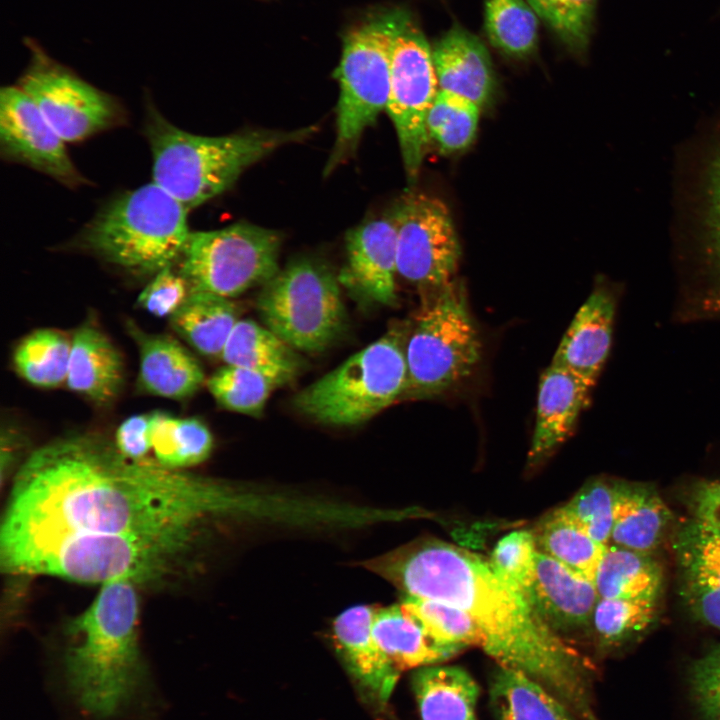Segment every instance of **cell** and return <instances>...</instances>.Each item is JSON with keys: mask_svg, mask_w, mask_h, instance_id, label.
Segmentation results:
<instances>
[{"mask_svg": "<svg viewBox=\"0 0 720 720\" xmlns=\"http://www.w3.org/2000/svg\"><path fill=\"white\" fill-rule=\"evenodd\" d=\"M265 494L124 457L74 434L36 449L18 470L0 538L60 533L197 535L212 520L263 518Z\"/></svg>", "mask_w": 720, "mask_h": 720, "instance_id": "obj_1", "label": "cell"}, {"mask_svg": "<svg viewBox=\"0 0 720 720\" xmlns=\"http://www.w3.org/2000/svg\"><path fill=\"white\" fill-rule=\"evenodd\" d=\"M360 565L405 595L440 600L466 612L481 649L558 697L579 720H601L590 665L555 632L489 559L435 537H420Z\"/></svg>", "mask_w": 720, "mask_h": 720, "instance_id": "obj_2", "label": "cell"}, {"mask_svg": "<svg viewBox=\"0 0 720 720\" xmlns=\"http://www.w3.org/2000/svg\"><path fill=\"white\" fill-rule=\"evenodd\" d=\"M137 585H101L90 606L70 621L63 654L65 687L78 708L97 720L128 709L149 678L138 644Z\"/></svg>", "mask_w": 720, "mask_h": 720, "instance_id": "obj_3", "label": "cell"}, {"mask_svg": "<svg viewBox=\"0 0 720 720\" xmlns=\"http://www.w3.org/2000/svg\"><path fill=\"white\" fill-rule=\"evenodd\" d=\"M196 535L60 533L0 538L2 570L81 583L136 585L183 571Z\"/></svg>", "mask_w": 720, "mask_h": 720, "instance_id": "obj_4", "label": "cell"}, {"mask_svg": "<svg viewBox=\"0 0 720 720\" xmlns=\"http://www.w3.org/2000/svg\"><path fill=\"white\" fill-rule=\"evenodd\" d=\"M312 131L313 127L196 135L170 123L153 105L148 106L144 128L152 152L153 182L187 210L223 193L248 167Z\"/></svg>", "mask_w": 720, "mask_h": 720, "instance_id": "obj_5", "label": "cell"}, {"mask_svg": "<svg viewBox=\"0 0 720 720\" xmlns=\"http://www.w3.org/2000/svg\"><path fill=\"white\" fill-rule=\"evenodd\" d=\"M187 211L152 181L106 202L76 241L103 261L154 276L177 262L190 232Z\"/></svg>", "mask_w": 720, "mask_h": 720, "instance_id": "obj_6", "label": "cell"}, {"mask_svg": "<svg viewBox=\"0 0 720 720\" xmlns=\"http://www.w3.org/2000/svg\"><path fill=\"white\" fill-rule=\"evenodd\" d=\"M482 342L465 288L453 279L429 290L405 338L407 387L402 399H428L465 381L481 360Z\"/></svg>", "mask_w": 720, "mask_h": 720, "instance_id": "obj_7", "label": "cell"}, {"mask_svg": "<svg viewBox=\"0 0 720 720\" xmlns=\"http://www.w3.org/2000/svg\"><path fill=\"white\" fill-rule=\"evenodd\" d=\"M406 331L394 327L302 389L297 411L328 426H354L403 398L407 387Z\"/></svg>", "mask_w": 720, "mask_h": 720, "instance_id": "obj_8", "label": "cell"}, {"mask_svg": "<svg viewBox=\"0 0 720 720\" xmlns=\"http://www.w3.org/2000/svg\"><path fill=\"white\" fill-rule=\"evenodd\" d=\"M408 17L401 10H390L368 18L346 34L335 71L340 88L336 141L326 173L354 151L363 132L386 111L391 53Z\"/></svg>", "mask_w": 720, "mask_h": 720, "instance_id": "obj_9", "label": "cell"}, {"mask_svg": "<svg viewBox=\"0 0 720 720\" xmlns=\"http://www.w3.org/2000/svg\"><path fill=\"white\" fill-rule=\"evenodd\" d=\"M340 285L324 264L298 259L263 285L257 311L265 327L295 350L321 352L346 329Z\"/></svg>", "mask_w": 720, "mask_h": 720, "instance_id": "obj_10", "label": "cell"}, {"mask_svg": "<svg viewBox=\"0 0 720 720\" xmlns=\"http://www.w3.org/2000/svg\"><path fill=\"white\" fill-rule=\"evenodd\" d=\"M280 245L279 233L248 223L189 232L177 271L190 293L231 299L277 274Z\"/></svg>", "mask_w": 720, "mask_h": 720, "instance_id": "obj_11", "label": "cell"}, {"mask_svg": "<svg viewBox=\"0 0 720 720\" xmlns=\"http://www.w3.org/2000/svg\"><path fill=\"white\" fill-rule=\"evenodd\" d=\"M438 91L432 48L409 16L391 53L386 112L394 124L410 178L417 177L422 165L429 142L427 116Z\"/></svg>", "mask_w": 720, "mask_h": 720, "instance_id": "obj_12", "label": "cell"}, {"mask_svg": "<svg viewBox=\"0 0 720 720\" xmlns=\"http://www.w3.org/2000/svg\"><path fill=\"white\" fill-rule=\"evenodd\" d=\"M31 62L18 82L65 142H77L120 125L125 112L111 95L32 46Z\"/></svg>", "mask_w": 720, "mask_h": 720, "instance_id": "obj_13", "label": "cell"}, {"mask_svg": "<svg viewBox=\"0 0 720 720\" xmlns=\"http://www.w3.org/2000/svg\"><path fill=\"white\" fill-rule=\"evenodd\" d=\"M391 218L396 230L398 275L428 291L452 281L461 248L445 203L426 194H410Z\"/></svg>", "mask_w": 720, "mask_h": 720, "instance_id": "obj_14", "label": "cell"}, {"mask_svg": "<svg viewBox=\"0 0 720 720\" xmlns=\"http://www.w3.org/2000/svg\"><path fill=\"white\" fill-rule=\"evenodd\" d=\"M0 148L6 159L69 187L86 182L72 162L65 141L18 85L0 91Z\"/></svg>", "mask_w": 720, "mask_h": 720, "instance_id": "obj_15", "label": "cell"}, {"mask_svg": "<svg viewBox=\"0 0 720 720\" xmlns=\"http://www.w3.org/2000/svg\"><path fill=\"white\" fill-rule=\"evenodd\" d=\"M346 262L338 280L359 300L394 306L397 303V240L392 218L367 221L345 238Z\"/></svg>", "mask_w": 720, "mask_h": 720, "instance_id": "obj_16", "label": "cell"}, {"mask_svg": "<svg viewBox=\"0 0 720 720\" xmlns=\"http://www.w3.org/2000/svg\"><path fill=\"white\" fill-rule=\"evenodd\" d=\"M680 595L699 622L720 630V535L692 518L677 530Z\"/></svg>", "mask_w": 720, "mask_h": 720, "instance_id": "obj_17", "label": "cell"}, {"mask_svg": "<svg viewBox=\"0 0 720 720\" xmlns=\"http://www.w3.org/2000/svg\"><path fill=\"white\" fill-rule=\"evenodd\" d=\"M593 383L550 364L539 381L535 428L527 466L536 468L548 459L573 433L589 401Z\"/></svg>", "mask_w": 720, "mask_h": 720, "instance_id": "obj_18", "label": "cell"}, {"mask_svg": "<svg viewBox=\"0 0 720 720\" xmlns=\"http://www.w3.org/2000/svg\"><path fill=\"white\" fill-rule=\"evenodd\" d=\"M599 594L593 581L539 552L531 603L559 635L590 627Z\"/></svg>", "mask_w": 720, "mask_h": 720, "instance_id": "obj_19", "label": "cell"}, {"mask_svg": "<svg viewBox=\"0 0 720 720\" xmlns=\"http://www.w3.org/2000/svg\"><path fill=\"white\" fill-rule=\"evenodd\" d=\"M615 309L613 294L596 287L576 312L551 364L595 384L610 352Z\"/></svg>", "mask_w": 720, "mask_h": 720, "instance_id": "obj_20", "label": "cell"}, {"mask_svg": "<svg viewBox=\"0 0 720 720\" xmlns=\"http://www.w3.org/2000/svg\"><path fill=\"white\" fill-rule=\"evenodd\" d=\"M375 607L357 605L333 621L335 646L353 677L380 702L391 696L400 677L379 648L373 632Z\"/></svg>", "mask_w": 720, "mask_h": 720, "instance_id": "obj_21", "label": "cell"}, {"mask_svg": "<svg viewBox=\"0 0 720 720\" xmlns=\"http://www.w3.org/2000/svg\"><path fill=\"white\" fill-rule=\"evenodd\" d=\"M139 350V383L151 395L181 400L192 396L205 381L197 359L175 338L129 326Z\"/></svg>", "mask_w": 720, "mask_h": 720, "instance_id": "obj_22", "label": "cell"}, {"mask_svg": "<svg viewBox=\"0 0 720 720\" xmlns=\"http://www.w3.org/2000/svg\"><path fill=\"white\" fill-rule=\"evenodd\" d=\"M439 90L471 100L480 108L494 90V70L484 43L471 32L455 26L432 48Z\"/></svg>", "mask_w": 720, "mask_h": 720, "instance_id": "obj_23", "label": "cell"}, {"mask_svg": "<svg viewBox=\"0 0 720 720\" xmlns=\"http://www.w3.org/2000/svg\"><path fill=\"white\" fill-rule=\"evenodd\" d=\"M614 522L609 544L651 554L662 543L673 515L654 486L612 480Z\"/></svg>", "mask_w": 720, "mask_h": 720, "instance_id": "obj_24", "label": "cell"}, {"mask_svg": "<svg viewBox=\"0 0 720 720\" xmlns=\"http://www.w3.org/2000/svg\"><path fill=\"white\" fill-rule=\"evenodd\" d=\"M124 382V363L110 339L96 326H80L71 339L66 385L101 405L115 400Z\"/></svg>", "mask_w": 720, "mask_h": 720, "instance_id": "obj_25", "label": "cell"}, {"mask_svg": "<svg viewBox=\"0 0 720 720\" xmlns=\"http://www.w3.org/2000/svg\"><path fill=\"white\" fill-rule=\"evenodd\" d=\"M374 638L398 673L446 662L462 648L441 644L401 606L375 607Z\"/></svg>", "mask_w": 720, "mask_h": 720, "instance_id": "obj_26", "label": "cell"}, {"mask_svg": "<svg viewBox=\"0 0 720 720\" xmlns=\"http://www.w3.org/2000/svg\"><path fill=\"white\" fill-rule=\"evenodd\" d=\"M228 365L255 371L276 387L293 381L303 368L295 349L267 327L251 319H240L221 355Z\"/></svg>", "mask_w": 720, "mask_h": 720, "instance_id": "obj_27", "label": "cell"}, {"mask_svg": "<svg viewBox=\"0 0 720 720\" xmlns=\"http://www.w3.org/2000/svg\"><path fill=\"white\" fill-rule=\"evenodd\" d=\"M412 686L420 720H477L480 687L464 668L442 663L418 668Z\"/></svg>", "mask_w": 720, "mask_h": 720, "instance_id": "obj_28", "label": "cell"}, {"mask_svg": "<svg viewBox=\"0 0 720 720\" xmlns=\"http://www.w3.org/2000/svg\"><path fill=\"white\" fill-rule=\"evenodd\" d=\"M489 702L497 720H579L540 683L499 665L490 681Z\"/></svg>", "mask_w": 720, "mask_h": 720, "instance_id": "obj_29", "label": "cell"}, {"mask_svg": "<svg viewBox=\"0 0 720 720\" xmlns=\"http://www.w3.org/2000/svg\"><path fill=\"white\" fill-rule=\"evenodd\" d=\"M238 308L229 298L190 293L169 318L173 330L200 354L221 356L238 318Z\"/></svg>", "mask_w": 720, "mask_h": 720, "instance_id": "obj_30", "label": "cell"}, {"mask_svg": "<svg viewBox=\"0 0 720 720\" xmlns=\"http://www.w3.org/2000/svg\"><path fill=\"white\" fill-rule=\"evenodd\" d=\"M594 584L601 598H659L663 572L651 554L608 544Z\"/></svg>", "mask_w": 720, "mask_h": 720, "instance_id": "obj_31", "label": "cell"}, {"mask_svg": "<svg viewBox=\"0 0 720 720\" xmlns=\"http://www.w3.org/2000/svg\"><path fill=\"white\" fill-rule=\"evenodd\" d=\"M532 533L539 552L594 582L607 545L590 537L562 506L546 513Z\"/></svg>", "mask_w": 720, "mask_h": 720, "instance_id": "obj_32", "label": "cell"}, {"mask_svg": "<svg viewBox=\"0 0 720 720\" xmlns=\"http://www.w3.org/2000/svg\"><path fill=\"white\" fill-rule=\"evenodd\" d=\"M213 449L208 427L197 418L153 412L152 452L163 467L175 470L204 462Z\"/></svg>", "mask_w": 720, "mask_h": 720, "instance_id": "obj_33", "label": "cell"}, {"mask_svg": "<svg viewBox=\"0 0 720 720\" xmlns=\"http://www.w3.org/2000/svg\"><path fill=\"white\" fill-rule=\"evenodd\" d=\"M659 598H601L590 627L598 646L611 650L639 640L656 623Z\"/></svg>", "mask_w": 720, "mask_h": 720, "instance_id": "obj_34", "label": "cell"}, {"mask_svg": "<svg viewBox=\"0 0 720 720\" xmlns=\"http://www.w3.org/2000/svg\"><path fill=\"white\" fill-rule=\"evenodd\" d=\"M71 340L55 329L31 332L17 345L13 363L17 373L28 383L54 388L66 383Z\"/></svg>", "mask_w": 720, "mask_h": 720, "instance_id": "obj_35", "label": "cell"}, {"mask_svg": "<svg viewBox=\"0 0 720 720\" xmlns=\"http://www.w3.org/2000/svg\"><path fill=\"white\" fill-rule=\"evenodd\" d=\"M485 30L493 47L511 57L531 54L539 17L526 0H485Z\"/></svg>", "mask_w": 720, "mask_h": 720, "instance_id": "obj_36", "label": "cell"}, {"mask_svg": "<svg viewBox=\"0 0 720 720\" xmlns=\"http://www.w3.org/2000/svg\"><path fill=\"white\" fill-rule=\"evenodd\" d=\"M400 604L435 641L462 649L481 648L482 634L463 610L440 600L411 595H405Z\"/></svg>", "mask_w": 720, "mask_h": 720, "instance_id": "obj_37", "label": "cell"}, {"mask_svg": "<svg viewBox=\"0 0 720 720\" xmlns=\"http://www.w3.org/2000/svg\"><path fill=\"white\" fill-rule=\"evenodd\" d=\"M480 107L469 99L439 90L427 116V132L443 153L465 150L473 142Z\"/></svg>", "mask_w": 720, "mask_h": 720, "instance_id": "obj_38", "label": "cell"}, {"mask_svg": "<svg viewBox=\"0 0 720 720\" xmlns=\"http://www.w3.org/2000/svg\"><path fill=\"white\" fill-rule=\"evenodd\" d=\"M207 387L223 408L252 417L263 414L268 398L276 388L261 374L228 364L210 376Z\"/></svg>", "mask_w": 720, "mask_h": 720, "instance_id": "obj_39", "label": "cell"}, {"mask_svg": "<svg viewBox=\"0 0 720 720\" xmlns=\"http://www.w3.org/2000/svg\"><path fill=\"white\" fill-rule=\"evenodd\" d=\"M562 507L596 542L602 545L610 543L614 522L612 480H588Z\"/></svg>", "mask_w": 720, "mask_h": 720, "instance_id": "obj_40", "label": "cell"}, {"mask_svg": "<svg viewBox=\"0 0 720 720\" xmlns=\"http://www.w3.org/2000/svg\"><path fill=\"white\" fill-rule=\"evenodd\" d=\"M546 25L575 52L587 49L597 0H526Z\"/></svg>", "mask_w": 720, "mask_h": 720, "instance_id": "obj_41", "label": "cell"}, {"mask_svg": "<svg viewBox=\"0 0 720 720\" xmlns=\"http://www.w3.org/2000/svg\"><path fill=\"white\" fill-rule=\"evenodd\" d=\"M536 556L537 547L532 531L521 530L501 538L492 550L489 561L503 578L530 601L535 579Z\"/></svg>", "mask_w": 720, "mask_h": 720, "instance_id": "obj_42", "label": "cell"}, {"mask_svg": "<svg viewBox=\"0 0 720 720\" xmlns=\"http://www.w3.org/2000/svg\"><path fill=\"white\" fill-rule=\"evenodd\" d=\"M688 680L701 719L720 720V644L692 663Z\"/></svg>", "mask_w": 720, "mask_h": 720, "instance_id": "obj_43", "label": "cell"}, {"mask_svg": "<svg viewBox=\"0 0 720 720\" xmlns=\"http://www.w3.org/2000/svg\"><path fill=\"white\" fill-rule=\"evenodd\" d=\"M189 287L179 272L169 266L153 276L139 294L137 304L156 317H171L187 300Z\"/></svg>", "mask_w": 720, "mask_h": 720, "instance_id": "obj_44", "label": "cell"}, {"mask_svg": "<svg viewBox=\"0 0 720 720\" xmlns=\"http://www.w3.org/2000/svg\"><path fill=\"white\" fill-rule=\"evenodd\" d=\"M708 197V258L714 281L708 294V306L720 311V156L714 165L709 183Z\"/></svg>", "mask_w": 720, "mask_h": 720, "instance_id": "obj_45", "label": "cell"}, {"mask_svg": "<svg viewBox=\"0 0 720 720\" xmlns=\"http://www.w3.org/2000/svg\"><path fill=\"white\" fill-rule=\"evenodd\" d=\"M153 413L137 414L124 420L116 430L113 441L117 450L135 462H149L152 451Z\"/></svg>", "mask_w": 720, "mask_h": 720, "instance_id": "obj_46", "label": "cell"}, {"mask_svg": "<svg viewBox=\"0 0 720 720\" xmlns=\"http://www.w3.org/2000/svg\"><path fill=\"white\" fill-rule=\"evenodd\" d=\"M688 505L693 518L720 532V481H702L689 494Z\"/></svg>", "mask_w": 720, "mask_h": 720, "instance_id": "obj_47", "label": "cell"}, {"mask_svg": "<svg viewBox=\"0 0 720 720\" xmlns=\"http://www.w3.org/2000/svg\"><path fill=\"white\" fill-rule=\"evenodd\" d=\"M24 437L15 428L7 427L2 429L1 436V465L2 475L14 465V458L19 447L23 445Z\"/></svg>", "mask_w": 720, "mask_h": 720, "instance_id": "obj_48", "label": "cell"}, {"mask_svg": "<svg viewBox=\"0 0 720 720\" xmlns=\"http://www.w3.org/2000/svg\"><path fill=\"white\" fill-rule=\"evenodd\" d=\"M718 533H719V535H720V532H718Z\"/></svg>", "mask_w": 720, "mask_h": 720, "instance_id": "obj_49", "label": "cell"}]
</instances>
